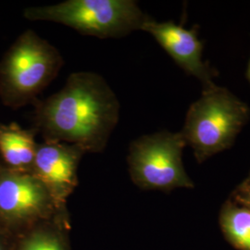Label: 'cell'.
I'll use <instances>...</instances> for the list:
<instances>
[{
  "instance_id": "6",
  "label": "cell",
  "mask_w": 250,
  "mask_h": 250,
  "mask_svg": "<svg viewBox=\"0 0 250 250\" xmlns=\"http://www.w3.org/2000/svg\"><path fill=\"white\" fill-rule=\"evenodd\" d=\"M186 145L182 133L161 132L135 139L128 155L133 182L139 188L152 190L191 187L182 162Z\"/></svg>"
},
{
  "instance_id": "8",
  "label": "cell",
  "mask_w": 250,
  "mask_h": 250,
  "mask_svg": "<svg viewBox=\"0 0 250 250\" xmlns=\"http://www.w3.org/2000/svg\"><path fill=\"white\" fill-rule=\"evenodd\" d=\"M140 30L150 34L186 71L208 82L205 66L201 61L202 46L193 32L170 21L158 22L148 18Z\"/></svg>"
},
{
  "instance_id": "13",
  "label": "cell",
  "mask_w": 250,
  "mask_h": 250,
  "mask_svg": "<svg viewBox=\"0 0 250 250\" xmlns=\"http://www.w3.org/2000/svg\"><path fill=\"white\" fill-rule=\"evenodd\" d=\"M246 202L250 206V191L248 193V195H247V197H246Z\"/></svg>"
},
{
  "instance_id": "14",
  "label": "cell",
  "mask_w": 250,
  "mask_h": 250,
  "mask_svg": "<svg viewBox=\"0 0 250 250\" xmlns=\"http://www.w3.org/2000/svg\"></svg>"
},
{
  "instance_id": "10",
  "label": "cell",
  "mask_w": 250,
  "mask_h": 250,
  "mask_svg": "<svg viewBox=\"0 0 250 250\" xmlns=\"http://www.w3.org/2000/svg\"><path fill=\"white\" fill-rule=\"evenodd\" d=\"M70 216L39 224L13 241V250H72Z\"/></svg>"
},
{
  "instance_id": "5",
  "label": "cell",
  "mask_w": 250,
  "mask_h": 250,
  "mask_svg": "<svg viewBox=\"0 0 250 250\" xmlns=\"http://www.w3.org/2000/svg\"><path fill=\"white\" fill-rule=\"evenodd\" d=\"M248 116L239 100L223 89L211 88L188 111L182 132L198 157L204 158L230 146Z\"/></svg>"
},
{
  "instance_id": "2",
  "label": "cell",
  "mask_w": 250,
  "mask_h": 250,
  "mask_svg": "<svg viewBox=\"0 0 250 250\" xmlns=\"http://www.w3.org/2000/svg\"><path fill=\"white\" fill-rule=\"evenodd\" d=\"M64 65L62 54L35 31L23 32L0 62V99L16 109L37 101Z\"/></svg>"
},
{
  "instance_id": "3",
  "label": "cell",
  "mask_w": 250,
  "mask_h": 250,
  "mask_svg": "<svg viewBox=\"0 0 250 250\" xmlns=\"http://www.w3.org/2000/svg\"><path fill=\"white\" fill-rule=\"evenodd\" d=\"M29 21H45L70 27L84 36L120 38L140 30L146 17L132 0H67L24 10Z\"/></svg>"
},
{
  "instance_id": "1",
  "label": "cell",
  "mask_w": 250,
  "mask_h": 250,
  "mask_svg": "<svg viewBox=\"0 0 250 250\" xmlns=\"http://www.w3.org/2000/svg\"><path fill=\"white\" fill-rule=\"evenodd\" d=\"M35 130L44 141L81 146L86 153H101L120 119L116 94L99 73H72L63 88L36 101Z\"/></svg>"
},
{
  "instance_id": "12",
  "label": "cell",
  "mask_w": 250,
  "mask_h": 250,
  "mask_svg": "<svg viewBox=\"0 0 250 250\" xmlns=\"http://www.w3.org/2000/svg\"><path fill=\"white\" fill-rule=\"evenodd\" d=\"M0 250H13V240L0 232Z\"/></svg>"
},
{
  "instance_id": "4",
  "label": "cell",
  "mask_w": 250,
  "mask_h": 250,
  "mask_svg": "<svg viewBox=\"0 0 250 250\" xmlns=\"http://www.w3.org/2000/svg\"><path fill=\"white\" fill-rule=\"evenodd\" d=\"M70 216L32 173L0 163V232L15 240L39 224Z\"/></svg>"
},
{
  "instance_id": "9",
  "label": "cell",
  "mask_w": 250,
  "mask_h": 250,
  "mask_svg": "<svg viewBox=\"0 0 250 250\" xmlns=\"http://www.w3.org/2000/svg\"><path fill=\"white\" fill-rule=\"evenodd\" d=\"M35 129H23L14 123L0 125V156L11 170L32 173L37 145Z\"/></svg>"
},
{
  "instance_id": "11",
  "label": "cell",
  "mask_w": 250,
  "mask_h": 250,
  "mask_svg": "<svg viewBox=\"0 0 250 250\" xmlns=\"http://www.w3.org/2000/svg\"><path fill=\"white\" fill-rule=\"evenodd\" d=\"M224 227L238 248L250 250V210L246 208L228 210L224 215Z\"/></svg>"
},
{
  "instance_id": "7",
  "label": "cell",
  "mask_w": 250,
  "mask_h": 250,
  "mask_svg": "<svg viewBox=\"0 0 250 250\" xmlns=\"http://www.w3.org/2000/svg\"><path fill=\"white\" fill-rule=\"evenodd\" d=\"M85 153L73 144L44 141L37 145L32 174L62 209H67V199L79 184L78 168Z\"/></svg>"
}]
</instances>
